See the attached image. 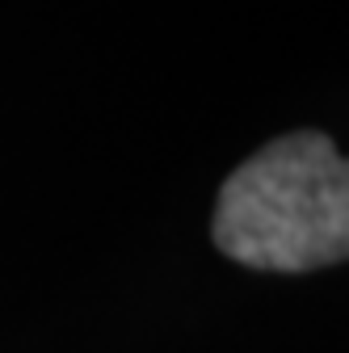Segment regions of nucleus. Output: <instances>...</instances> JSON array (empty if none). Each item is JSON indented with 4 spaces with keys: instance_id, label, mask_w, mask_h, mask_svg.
Listing matches in <instances>:
<instances>
[{
    "instance_id": "obj_1",
    "label": "nucleus",
    "mask_w": 349,
    "mask_h": 353,
    "mask_svg": "<svg viewBox=\"0 0 349 353\" xmlns=\"http://www.w3.org/2000/svg\"><path fill=\"white\" fill-rule=\"evenodd\" d=\"M215 244L248 270L278 274L345 261L349 168L332 139L299 130L244 160L219 190Z\"/></svg>"
}]
</instances>
